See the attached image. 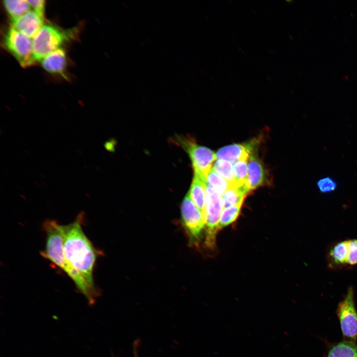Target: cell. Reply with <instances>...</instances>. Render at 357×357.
I'll use <instances>...</instances> for the list:
<instances>
[{
	"label": "cell",
	"mask_w": 357,
	"mask_h": 357,
	"mask_svg": "<svg viewBox=\"0 0 357 357\" xmlns=\"http://www.w3.org/2000/svg\"><path fill=\"white\" fill-rule=\"evenodd\" d=\"M84 215L80 213L76 219L67 225H59L64 255L70 265L92 287L96 288L93 271L100 253L93 246L82 229Z\"/></svg>",
	"instance_id": "6da1fadb"
},
{
	"label": "cell",
	"mask_w": 357,
	"mask_h": 357,
	"mask_svg": "<svg viewBox=\"0 0 357 357\" xmlns=\"http://www.w3.org/2000/svg\"><path fill=\"white\" fill-rule=\"evenodd\" d=\"M59 225L57 222L52 220H47L44 222L46 241L45 249L41 252V254L62 270L72 280L79 291L92 304L99 295L98 290L91 286L68 262L64 253L63 240Z\"/></svg>",
	"instance_id": "7a4b0ae2"
},
{
	"label": "cell",
	"mask_w": 357,
	"mask_h": 357,
	"mask_svg": "<svg viewBox=\"0 0 357 357\" xmlns=\"http://www.w3.org/2000/svg\"><path fill=\"white\" fill-rule=\"evenodd\" d=\"M74 31L64 30L51 24H45L32 39L33 57L35 62L41 61L48 55L60 48L72 38Z\"/></svg>",
	"instance_id": "3957f363"
},
{
	"label": "cell",
	"mask_w": 357,
	"mask_h": 357,
	"mask_svg": "<svg viewBox=\"0 0 357 357\" xmlns=\"http://www.w3.org/2000/svg\"><path fill=\"white\" fill-rule=\"evenodd\" d=\"M176 139L190 157L194 175L206 180L207 176L217 158L216 154L209 148L198 145L191 137L178 136Z\"/></svg>",
	"instance_id": "277c9868"
},
{
	"label": "cell",
	"mask_w": 357,
	"mask_h": 357,
	"mask_svg": "<svg viewBox=\"0 0 357 357\" xmlns=\"http://www.w3.org/2000/svg\"><path fill=\"white\" fill-rule=\"evenodd\" d=\"M181 222L190 244H197L205 229L203 213L194 204L188 192L180 205Z\"/></svg>",
	"instance_id": "5b68a950"
},
{
	"label": "cell",
	"mask_w": 357,
	"mask_h": 357,
	"mask_svg": "<svg viewBox=\"0 0 357 357\" xmlns=\"http://www.w3.org/2000/svg\"><path fill=\"white\" fill-rule=\"evenodd\" d=\"M223 206L220 195L210 186L206 188V205L204 212L205 220V246L213 248L216 237L219 230V222Z\"/></svg>",
	"instance_id": "8992f818"
},
{
	"label": "cell",
	"mask_w": 357,
	"mask_h": 357,
	"mask_svg": "<svg viewBox=\"0 0 357 357\" xmlns=\"http://www.w3.org/2000/svg\"><path fill=\"white\" fill-rule=\"evenodd\" d=\"M3 45L24 67L35 63L33 57L32 39L28 38L12 26L4 35Z\"/></svg>",
	"instance_id": "52a82bcc"
},
{
	"label": "cell",
	"mask_w": 357,
	"mask_h": 357,
	"mask_svg": "<svg viewBox=\"0 0 357 357\" xmlns=\"http://www.w3.org/2000/svg\"><path fill=\"white\" fill-rule=\"evenodd\" d=\"M337 314L344 340L356 343L357 311L354 300V290L352 286L348 288L344 298L338 303Z\"/></svg>",
	"instance_id": "ba28073f"
},
{
	"label": "cell",
	"mask_w": 357,
	"mask_h": 357,
	"mask_svg": "<svg viewBox=\"0 0 357 357\" xmlns=\"http://www.w3.org/2000/svg\"><path fill=\"white\" fill-rule=\"evenodd\" d=\"M11 26L25 36L33 38L44 24V18L35 11L30 10L12 20Z\"/></svg>",
	"instance_id": "9c48e42d"
},
{
	"label": "cell",
	"mask_w": 357,
	"mask_h": 357,
	"mask_svg": "<svg viewBox=\"0 0 357 357\" xmlns=\"http://www.w3.org/2000/svg\"><path fill=\"white\" fill-rule=\"evenodd\" d=\"M257 142L255 140L242 144H233L220 148L216 153L217 158L230 162L232 164L242 160L248 159L254 153Z\"/></svg>",
	"instance_id": "30bf717a"
},
{
	"label": "cell",
	"mask_w": 357,
	"mask_h": 357,
	"mask_svg": "<svg viewBox=\"0 0 357 357\" xmlns=\"http://www.w3.org/2000/svg\"><path fill=\"white\" fill-rule=\"evenodd\" d=\"M269 183L266 168L254 153L248 159L247 187L249 191Z\"/></svg>",
	"instance_id": "8fae6325"
},
{
	"label": "cell",
	"mask_w": 357,
	"mask_h": 357,
	"mask_svg": "<svg viewBox=\"0 0 357 357\" xmlns=\"http://www.w3.org/2000/svg\"><path fill=\"white\" fill-rule=\"evenodd\" d=\"M348 239L333 244L327 254V262L331 269L338 270L348 266Z\"/></svg>",
	"instance_id": "7c38bea8"
},
{
	"label": "cell",
	"mask_w": 357,
	"mask_h": 357,
	"mask_svg": "<svg viewBox=\"0 0 357 357\" xmlns=\"http://www.w3.org/2000/svg\"><path fill=\"white\" fill-rule=\"evenodd\" d=\"M41 61L42 67L48 72L63 75L66 65V56L64 50L59 48L51 53Z\"/></svg>",
	"instance_id": "4fadbf2b"
},
{
	"label": "cell",
	"mask_w": 357,
	"mask_h": 357,
	"mask_svg": "<svg viewBox=\"0 0 357 357\" xmlns=\"http://www.w3.org/2000/svg\"><path fill=\"white\" fill-rule=\"evenodd\" d=\"M249 192L246 185H238L235 183L230 184L221 196L223 208L243 203Z\"/></svg>",
	"instance_id": "5bb4252c"
},
{
	"label": "cell",
	"mask_w": 357,
	"mask_h": 357,
	"mask_svg": "<svg viewBox=\"0 0 357 357\" xmlns=\"http://www.w3.org/2000/svg\"><path fill=\"white\" fill-rule=\"evenodd\" d=\"M206 186L205 179L194 175L190 190L188 192L194 204L203 214L206 205Z\"/></svg>",
	"instance_id": "9a60e30c"
},
{
	"label": "cell",
	"mask_w": 357,
	"mask_h": 357,
	"mask_svg": "<svg viewBox=\"0 0 357 357\" xmlns=\"http://www.w3.org/2000/svg\"><path fill=\"white\" fill-rule=\"evenodd\" d=\"M327 357H357V344L345 340L340 342L330 347Z\"/></svg>",
	"instance_id": "2e32d148"
},
{
	"label": "cell",
	"mask_w": 357,
	"mask_h": 357,
	"mask_svg": "<svg viewBox=\"0 0 357 357\" xmlns=\"http://www.w3.org/2000/svg\"><path fill=\"white\" fill-rule=\"evenodd\" d=\"M3 2L5 9L11 20L21 17L30 10L31 6L27 0H6Z\"/></svg>",
	"instance_id": "e0dca14e"
},
{
	"label": "cell",
	"mask_w": 357,
	"mask_h": 357,
	"mask_svg": "<svg viewBox=\"0 0 357 357\" xmlns=\"http://www.w3.org/2000/svg\"><path fill=\"white\" fill-rule=\"evenodd\" d=\"M207 185L212 187L221 197L229 187L230 184L224 178L213 169L206 178Z\"/></svg>",
	"instance_id": "ac0fdd59"
},
{
	"label": "cell",
	"mask_w": 357,
	"mask_h": 357,
	"mask_svg": "<svg viewBox=\"0 0 357 357\" xmlns=\"http://www.w3.org/2000/svg\"><path fill=\"white\" fill-rule=\"evenodd\" d=\"M242 203L223 208L220 218L219 229L226 227L235 222L238 218Z\"/></svg>",
	"instance_id": "d6986e66"
},
{
	"label": "cell",
	"mask_w": 357,
	"mask_h": 357,
	"mask_svg": "<svg viewBox=\"0 0 357 357\" xmlns=\"http://www.w3.org/2000/svg\"><path fill=\"white\" fill-rule=\"evenodd\" d=\"M212 169L227 180L230 184L235 183L234 168L230 162L218 159L214 164Z\"/></svg>",
	"instance_id": "ffe728a7"
},
{
	"label": "cell",
	"mask_w": 357,
	"mask_h": 357,
	"mask_svg": "<svg viewBox=\"0 0 357 357\" xmlns=\"http://www.w3.org/2000/svg\"><path fill=\"white\" fill-rule=\"evenodd\" d=\"M235 176V184L238 185H246L248 175V159H242L236 162L233 166Z\"/></svg>",
	"instance_id": "44dd1931"
},
{
	"label": "cell",
	"mask_w": 357,
	"mask_h": 357,
	"mask_svg": "<svg viewBox=\"0 0 357 357\" xmlns=\"http://www.w3.org/2000/svg\"><path fill=\"white\" fill-rule=\"evenodd\" d=\"M317 187L319 191L328 193L335 191L337 187V183L333 178L326 177L320 178L317 182Z\"/></svg>",
	"instance_id": "7402d4cb"
},
{
	"label": "cell",
	"mask_w": 357,
	"mask_h": 357,
	"mask_svg": "<svg viewBox=\"0 0 357 357\" xmlns=\"http://www.w3.org/2000/svg\"><path fill=\"white\" fill-rule=\"evenodd\" d=\"M348 263L349 266L357 264V239H348Z\"/></svg>",
	"instance_id": "603a6c76"
},
{
	"label": "cell",
	"mask_w": 357,
	"mask_h": 357,
	"mask_svg": "<svg viewBox=\"0 0 357 357\" xmlns=\"http://www.w3.org/2000/svg\"><path fill=\"white\" fill-rule=\"evenodd\" d=\"M30 5L34 10L44 18L45 1L43 0H28Z\"/></svg>",
	"instance_id": "cb8c5ba5"
},
{
	"label": "cell",
	"mask_w": 357,
	"mask_h": 357,
	"mask_svg": "<svg viewBox=\"0 0 357 357\" xmlns=\"http://www.w3.org/2000/svg\"><path fill=\"white\" fill-rule=\"evenodd\" d=\"M136 345H135V346H134V357H138L137 351L136 350L137 349L136 347Z\"/></svg>",
	"instance_id": "d4e9b609"
}]
</instances>
